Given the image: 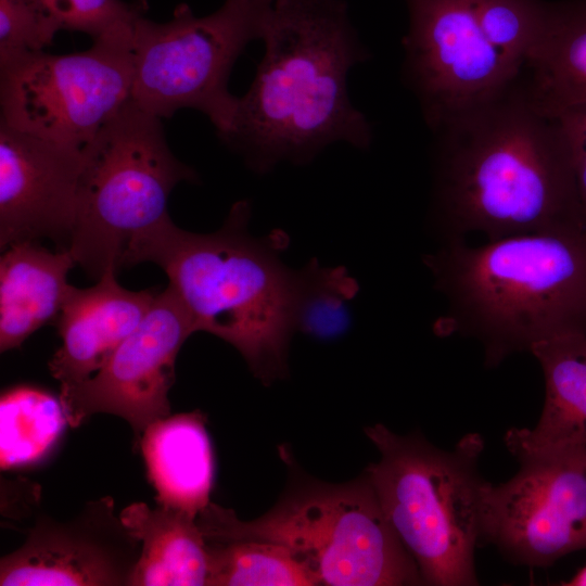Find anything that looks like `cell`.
I'll return each mask as SVG.
<instances>
[{
	"instance_id": "1",
	"label": "cell",
	"mask_w": 586,
	"mask_h": 586,
	"mask_svg": "<svg viewBox=\"0 0 586 586\" xmlns=\"http://www.w3.org/2000/svg\"><path fill=\"white\" fill-rule=\"evenodd\" d=\"M433 131V206L446 241L586 227L559 126L530 103L518 79Z\"/></svg>"
},
{
	"instance_id": "2",
	"label": "cell",
	"mask_w": 586,
	"mask_h": 586,
	"mask_svg": "<svg viewBox=\"0 0 586 586\" xmlns=\"http://www.w3.org/2000/svg\"><path fill=\"white\" fill-rule=\"evenodd\" d=\"M260 39L264 56L220 140L258 174L306 164L339 141L367 149L371 126L351 103L347 75L368 53L344 0H275Z\"/></svg>"
},
{
	"instance_id": "3",
	"label": "cell",
	"mask_w": 586,
	"mask_h": 586,
	"mask_svg": "<svg viewBox=\"0 0 586 586\" xmlns=\"http://www.w3.org/2000/svg\"><path fill=\"white\" fill-rule=\"evenodd\" d=\"M250 218L245 200L234 203L221 228L211 233L183 230L168 216L130 243L123 267L160 266L196 331L232 345L253 374L269 383L286 373L310 263L297 270L286 266L280 258L286 233L254 237Z\"/></svg>"
},
{
	"instance_id": "4",
	"label": "cell",
	"mask_w": 586,
	"mask_h": 586,
	"mask_svg": "<svg viewBox=\"0 0 586 586\" xmlns=\"http://www.w3.org/2000/svg\"><path fill=\"white\" fill-rule=\"evenodd\" d=\"M447 302L441 336L476 340L494 368L543 341L586 334V227L445 241L423 258Z\"/></svg>"
},
{
	"instance_id": "5",
	"label": "cell",
	"mask_w": 586,
	"mask_h": 586,
	"mask_svg": "<svg viewBox=\"0 0 586 586\" xmlns=\"http://www.w3.org/2000/svg\"><path fill=\"white\" fill-rule=\"evenodd\" d=\"M365 432L380 454L366 475L423 584L477 585L474 551L482 545L489 484L479 470L481 435L466 434L445 450L422 435H398L381 423Z\"/></svg>"
},
{
	"instance_id": "6",
	"label": "cell",
	"mask_w": 586,
	"mask_h": 586,
	"mask_svg": "<svg viewBox=\"0 0 586 586\" xmlns=\"http://www.w3.org/2000/svg\"><path fill=\"white\" fill-rule=\"evenodd\" d=\"M196 522L208 542L263 540L286 547L320 585L423 584L366 474L343 484L295 485L271 510L251 521L209 502Z\"/></svg>"
},
{
	"instance_id": "7",
	"label": "cell",
	"mask_w": 586,
	"mask_h": 586,
	"mask_svg": "<svg viewBox=\"0 0 586 586\" xmlns=\"http://www.w3.org/2000/svg\"><path fill=\"white\" fill-rule=\"evenodd\" d=\"M161 119L130 99L81 149L68 251L92 279L122 268L130 243L169 216L176 184L198 180L171 153Z\"/></svg>"
},
{
	"instance_id": "8",
	"label": "cell",
	"mask_w": 586,
	"mask_h": 586,
	"mask_svg": "<svg viewBox=\"0 0 586 586\" xmlns=\"http://www.w3.org/2000/svg\"><path fill=\"white\" fill-rule=\"evenodd\" d=\"M273 2L226 0L205 16L180 4L163 23L139 12L131 22L132 101L160 118L194 109L211 119L217 135L225 131L238 103L228 90L231 69L245 47L262 38Z\"/></svg>"
},
{
	"instance_id": "9",
	"label": "cell",
	"mask_w": 586,
	"mask_h": 586,
	"mask_svg": "<svg viewBox=\"0 0 586 586\" xmlns=\"http://www.w3.org/2000/svg\"><path fill=\"white\" fill-rule=\"evenodd\" d=\"M137 14L93 38L86 51H39L0 65V122L82 149L131 99Z\"/></svg>"
},
{
	"instance_id": "10",
	"label": "cell",
	"mask_w": 586,
	"mask_h": 586,
	"mask_svg": "<svg viewBox=\"0 0 586 586\" xmlns=\"http://www.w3.org/2000/svg\"><path fill=\"white\" fill-rule=\"evenodd\" d=\"M512 455L518 472L486 488L482 545L530 568L586 549V447Z\"/></svg>"
},
{
	"instance_id": "11",
	"label": "cell",
	"mask_w": 586,
	"mask_h": 586,
	"mask_svg": "<svg viewBox=\"0 0 586 586\" xmlns=\"http://www.w3.org/2000/svg\"><path fill=\"white\" fill-rule=\"evenodd\" d=\"M406 4L405 74L432 129L517 80L519 73L485 37L471 0Z\"/></svg>"
},
{
	"instance_id": "12",
	"label": "cell",
	"mask_w": 586,
	"mask_h": 586,
	"mask_svg": "<svg viewBox=\"0 0 586 586\" xmlns=\"http://www.w3.org/2000/svg\"><path fill=\"white\" fill-rule=\"evenodd\" d=\"M194 332L189 311L168 284L95 374L60 392L68 425L77 428L95 413L120 417L130 425L138 449L144 430L170 415L176 358Z\"/></svg>"
},
{
	"instance_id": "13",
	"label": "cell",
	"mask_w": 586,
	"mask_h": 586,
	"mask_svg": "<svg viewBox=\"0 0 586 586\" xmlns=\"http://www.w3.org/2000/svg\"><path fill=\"white\" fill-rule=\"evenodd\" d=\"M24 543L0 559L1 586H130L141 542L115 512L114 499L88 501L73 518L39 509Z\"/></svg>"
},
{
	"instance_id": "14",
	"label": "cell",
	"mask_w": 586,
	"mask_h": 586,
	"mask_svg": "<svg viewBox=\"0 0 586 586\" xmlns=\"http://www.w3.org/2000/svg\"><path fill=\"white\" fill-rule=\"evenodd\" d=\"M81 149L0 122V247L49 238L68 250Z\"/></svg>"
},
{
	"instance_id": "15",
	"label": "cell",
	"mask_w": 586,
	"mask_h": 586,
	"mask_svg": "<svg viewBox=\"0 0 586 586\" xmlns=\"http://www.w3.org/2000/svg\"><path fill=\"white\" fill-rule=\"evenodd\" d=\"M106 271L92 286L71 288L53 324L62 340L48 362L65 392L95 374L150 310L154 290L130 291Z\"/></svg>"
},
{
	"instance_id": "16",
	"label": "cell",
	"mask_w": 586,
	"mask_h": 586,
	"mask_svg": "<svg viewBox=\"0 0 586 586\" xmlns=\"http://www.w3.org/2000/svg\"><path fill=\"white\" fill-rule=\"evenodd\" d=\"M545 383L544 406L534 428L505 435L510 451H547L586 447V334H570L535 344Z\"/></svg>"
},
{
	"instance_id": "17",
	"label": "cell",
	"mask_w": 586,
	"mask_h": 586,
	"mask_svg": "<svg viewBox=\"0 0 586 586\" xmlns=\"http://www.w3.org/2000/svg\"><path fill=\"white\" fill-rule=\"evenodd\" d=\"M0 258V351L18 348L39 328L54 323L76 265L68 250L50 252L36 241L14 243Z\"/></svg>"
},
{
	"instance_id": "18",
	"label": "cell",
	"mask_w": 586,
	"mask_h": 586,
	"mask_svg": "<svg viewBox=\"0 0 586 586\" xmlns=\"http://www.w3.org/2000/svg\"><path fill=\"white\" fill-rule=\"evenodd\" d=\"M138 448L157 505L198 515L211 502L214 457L201 410L154 421L144 430Z\"/></svg>"
},
{
	"instance_id": "19",
	"label": "cell",
	"mask_w": 586,
	"mask_h": 586,
	"mask_svg": "<svg viewBox=\"0 0 586 586\" xmlns=\"http://www.w3.org/2000/svg\"><path fill=\"white\" fill-rule=\"evenodd\" d=\"M518 81L544 115L586 104V0L546 2L542 34Z\"/></svg>"
},
{
	"instance_id": "20",
	"label": "cell",
	"mask_w": 586,
	"mask_h": 586,
	"mask_svg": "<svg viewBox=\"0 0 586 586\" xmlns=\"http://www.w3.org/2000/svg\"><path fill=\"white\" fill-rule=\"evenodd\" d=\"M119 515L141 542L130 586L206 585V539L198 515L157 504L151 508L145 502H132Z\"/></svg>"
},
{
	"instance_id": "21",
	"label": "cell",
	"mask_w": 586,
	"mask_h": 586,
	"mask_svg": "<svg viewBox=\"0 0 586 586\" xmlns=\"http://www.w3.org/2000/svg\"><path fill=\"white\" fill-rule=\"evenodd\" d=\"M67 424L60 396L31 385L4 391L0 399L1 469H21L44 460Z\"/></svg>"
},
{
	"instance_id": "22",
	"label": "cell",
	"mask_w": 586,
	"mask_h": 586,
	"mask_svg": "<svg viewBox=\"0 0 586 586\" xmlns=\"http://www.w3.org/2000/svg\"><path fill=\"white\" fill-rule=\"evenodd\" d=\"M206 586H313L314 572L286 547L263 540H206Z\"/></svg>"
},
{
	"instance_id": "23",
	"label": "cell",
	"mask_w": 586,
	"mask_h": 586,
	"mask_svg": "<svg viewBox=\"0 0 586 586\" xmlns=\"http://www.w3.org/2000/svg\"><path fill=\"white\" fill-rule=\"evenodd\" d=\"M489 43L520 74L542 34L546 1L471 0Z\"/></svg>"
},
{
	"instance_id": "24",
	"label": "cell",
	"mask_w": 586,
	"mask_h": 586,
	"mask_svg": "<svg viewBox=\"0 0 586 586\" xmlns=\"http://www.w3.org/2000/svg\"><path fill=\"white\" fill-rule=\"evenodd\" d=\"M357 292L358 283L344 267H322L311 259L297 330L319 339L342 334L349 323L348 304Z\"/></svg>"
},
{
	"instance_id": "25",
	"label": "cell",
	"mask_w": 586,
	"mask_h": 586,
	"mask_svg": "<svg viewBox=\"0 0 586 586\" xmlns=\"http://www.w3.org/2000/svg\"><path fill=\"white\" fill-rule=\"evenodd\" d=\"M59 31L36 0H0V65L43 51Z\"/></svg>"
},
{
	"instance_id": "26",
	"label": "cell",
	"mask_w": 586,
	"mask_h": 586,
	"mask_svg": "<svg viewBox=\"0 0 586 586\" xmlns=\"http://www.w3.org/2000/svg\"><path fill=\"white\" fill-rule=\"evenodd\" d=\"M59 30L80 31L97 38L144 10L143 2L123 0H36Z\"/></svg>"
},
{
	"instance_id": "27",
	"label": "cell",
	"mask_w": 586,
	"mask_h": 586,
	"mask_svg": "<svg viewBox=\"0 0 586 586\" xmlns=\"http://www.w3.org/2000/svg\"><path fill=\"white\" fill-rule=\"evenodd\" d=\"M569 150L583 221L586 226V104L552 115Z\"/></svg>"
}]
</instances>
